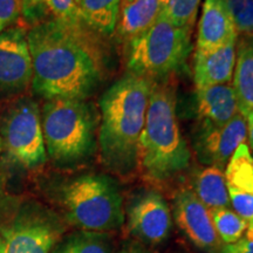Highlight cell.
<instances>
[{
	"label": "cell",
	"instance_id": "3957f363",
	"mask_svg": "<svg viewBox=\"0 0 253 253\" xmlns=\"http://www.w3.org/2000/svg\"><path fill=\"white\" fill-rule=\"evenodd\" d=\"M190 160L177 119L175 89L154 82L138 145V168L151 182L163 183L185 171Z\"/></svg>",
	"mask_w": 253,
	"mask_h": 253
},
{
	"label": "cell",
	"instance_id": "4dcf8cb0",
	"mask_svg": "<svg viewBox=\"0 0 253 253\" xmlns=\"http://www.w3.org/2000/svg\"><path fill=\"white\" fill-rule=\"evenodd\" d=\"M5 199H6V195H5V189H4V181H2V176L0 173V212L2 211V209L5 207Z\"/></svg>",
	"mask_w": 253,
	"mask_h": 253
},
{
	"label": "cell",
	"instance_id": "cb8c5ba5",
	"mask_svg": "<svg viewBox=\"0 0 253 253\" xmlns=\"http://www.w3.org/2000/svg\"><path fill=\"white\" fill-rule=\"evenodd\" d=\"M201 0H168L161 17L178 27L192 30Z\"/></svg>",
	"mask_w": 253,
	"mask_h": 253
},
{
	"label": "cell",
	"instance_id": "ffe728a7",
	"mask_svg": "<svg viewBox=\"0 0 253 253\" xmlns=\"http://www.w3.org/2000/svg\"><path fill=\"white\" fill-rule=\"evenodd\" d=\"M194 192L199 201L210 210L229 208L230 198L225 176L221 169L208 167L197 173L194 183Z\"/></svg>",
	"mask_w": 253,
	"mask_h": 253
},
{
	"label": "cell",
	"instance_id": "4316f807",
	"mask_svg": "<svg viewBox=\"0 0 253 253\" xmlns=\"http://www.w3.org/2000/svg\"><path fill=\"white\" fill-rule=\"evenodd\" d=\"M219 253H253V239L245 237L232 244H224Z\"/></svg>",
	"mask_w": 253,
	"mask_h": 253
},
{
	"label": "cell",
	"instance_id": "5b68a950",
	"mask_svg": "<svg viewBox=\"0 0 253 253\" xmlns=\"http://www.w3.org/2000/svg\"><path fill=\"white\" fill-rule=\"evenodd\" d=\"M58 198L66 219L81 231L108 233L125 221L118 183L103 173H84L63 182Z\"/></svg>",
	"mask_w": 253,
	"mask_h": 253
},
{
	"label": "cell",
	"instance_id": "ba28073f",
	"mask_svg": "<svg viewBox=\"0 0 253 253\" xmlns=\"http://www.w3.org/2000/svg\"><path fill=\"white\" fill-rule=\"evenodd\" d=\"M63 232L65 226L53 211L26 202L1 230L0 253H50Z\"/></svg>",
	"mask_w": 253,
	"mask_h": 253
},
{
	"label": "cell",
	"instance_id": "603a6c76",
	"mask_svg": "<svg viewBox=\"0 0 253 253\" xmlns=\"http://www.w3.org/2000/svg\"><path fill=\"white\" fill-rule=\"evenodd\" d=\"M214 230L224 244H232L243 238L249 224L238 213L229 208L210 210Z\"/></svg>",
	"mask_w": 253,
	"mask_h": 253
},
{
	"label": "cell",
	"instance_id": "f546056e",
	"mask_svg": "<svg viewBox=\"0 0 253 253\" xmlns=\"http://www.w3.org/2000/svg\"><path fill=\"white\" fill-rule=\"evenodd\" d=\"M246 123H248V145L250 150H253V112L246 116Z\"/></svg>",
	"mask_w": 253,
	"mask_h": 253
},
{
	"label": "cell",
	"instance_id": "1f68e13d",
	"mask_svg": "<svg viewBox=\"0 0 253 253\" xmlns=\"http://www.w3.org/2000/svg\"><path fill=\"white\" fill-rule=\"evenodd\" d=\"M248 238L253 239V224L251 226H249L248 229Z\"/></svg>",
	"mask_w": 253,
	"mask_h": 253
},
{
	"label": "cell",
	"instance_id": "30bf717a",
	"mask_svg": "<svg viewBox=\"0 0 253 253\" xmlns=\"http://www.w3.org/2000/svg\"><path fill=\"white\" fill-rule=\"evenodd\" d=\"M128 230L136 239L148 245H158L170 235L171 211L167 201L155 190H143L126 207Z\"/></svg>",
	"mask_w": 253,
	"mask_h": 253
},
{
	"label": "cell",
	"instance_id": "d6a6232c",
	"mask_svg": "<svg viewBox=\"0 0 253 253\" xmlns=\"http://www.w3.org/2000/svg\"><path fill=\"white\" fill-rule=\"evenodd\" d=\"M132 1H135V0H123L122 5H129V4H131Z\"/></svg>",
	"mask_w": 253,
	"mask_h": 253
},
{
	"label": "cell",
	"instance_id": "f1b7e54d",
	"mask_svg": "<svg viewBox=\"0 0 253 253\" xmlns=\"http://www.w3.org/2000/svg\"><path fill=\"white\" fill-rule=\"evenodd\" d=\"M118 253H149L138 243H130V244H126L123 248L120 250Z\"/></svg>",
	"mask_w": 253,
	"mask_h": 253
},
{
	"label": "cell",
	"instance_id": "44dd1931",
	"mask_svg": "<svg viewBox=\"0 0 253 253\" xmlns=\"http://www.w3.org/2000/svg\"><path fill=\"white\" fill-rule=\"evenodd\" d=\"M50 253H113L108 233L78 231L58 242Z\"/></svg>",
	"mask_w": 253,
	"mask_h": 253
},
{
	"label": "cell",
	"instance_id": "8992f818",
	"mask_svg": "<svg viewBox=\"0 0 253 253\" xmlns=\"http://www.w3.org/2000/svg\"><path fill=\"white\" fill-rule=\"evenodd\" d=\"M191 31L160 17L128 41V73L156 82L179 71L192 49Z\"/></svg>",
	"mask_w": 253,
	"mask_h": 253
},
{
	"label": "cell",
	"instance_id": "e575fe53",
	"mask_svg": "<svg viewBox=\"0 0 253 253\" xmlns=\"http://www.w3.org/2000/svg\"><path fill=\"white\" fill-rule=\"evenodd\" d=\"M252 156H253V155H252Z\"/></svg>",
	"mask_w": 253,
	"mask_h": 253
},
{
	"label": "cell",
	"instance_id": "7a4b0ae2",
	"mask_svg": "<svg viewBox=\"0 0 253 253\" xmlns=\"http://www.w3.org/2000/svg\"><path fill=\"white\" fill-rule=\"evenodd\" d=\"M153 84L128 73L101 96L97 147L101 162L115 175L130 176L138 168V145Z\"/></svg>",
	"mask_w": 253,
	"mask_h": 253
},
{
	"label": "cell",
	"instance_id": "6da1fadb",
	"mask_svg": "<svg viewBox=\"0 0 253 253\" xmlns=\"http://www.w3.org/2000/svg\"><path fill=\"white\" fill-rule=\"evenodd\" d=\"M86 27L39 21L27 31L33 78L32 89L45 100H87L103 78L101 52Z\"/></svg>",
	"mask_w": 253,
	"mask_h": 253
},
{
	"label": "cell",
	"instance_id": "8fae6325",
	"mask_svg": "<svg viewBox=\"0 0 253 253\" xmlns=\"http://www.w3.org/2000/svg\"><path fill=\"white\" fill-rule=\"evenodd\" d=\"M176 224L188 239L207 253H219L221 240L214 230L209 209L190 189H181L173 199Z\"/></svg>",
	"mask_w": 253,
	"mask_h": 253
},
{
	"label": "cell",
	"instance_id": "d4e9b609",
	"mask_svg": "<svg viewBox=\"0 0 253 253\" xmlns=\"http://www.w3.org/2000/svg\"><path fill=\"white\" fill-rule=\"evenodd\" d=\"M227 9L240 37H253V0H225Z\"/></svg>",
	"mask_w": 253,
	"mask_h": 253
},
{
	"label": "cell",
	"instance_id": "83f0119b",
	"mask_svg": "<svg viewBox=\"0 0 253 253\" xmlns=\"http://www.w3.org/2000/svg\"><path fill=\"white\" fill-rule=\"evenodd\" d=\"M27 24L38 23V0H23V17Z\"/></svg>",
	"mask_w": 253,
	"mask_h": 253
},
{
	"label": "cell",
	"instance_id": "9a60e30c",
	"mask_svg": "<svg viewBox=\"0 0 253 253\" xmlns=\"http://www.w3.org/2000/svg\"><path fill=\"white\" fill-rule=\"evenodd\" d=\"M237 41L211 50L196 49L194 80L196 89L227 84L232 81L236 66Z\"/></svg>",
	"mask_w": 253,
	"mask_h": 253
},
{
	"label": "cell",
	"instance_id": "2e32d148",
	"mask_svg": "<svg viewBox=\"0 0 253 253\" xmlns=\"http://www.w3.org/2000/svg\"><path fill=\"white\" fill-rule=\"evenodd\" d=\"M196 90V109L202 125H225L239 113L235 90L231 84Z\"/></svg>",
	"mask_w": 253,
	"mask_h": 253
},
{
	"label": "cell",
	"instance_id": "7402d4cb",
	"mask_svg": "<svg viewBox=\"0 0 253 253\" xmlns=\"http://www.w3.org/2000/svg\"><path fill=\"white\" fill-rule=\"evenodd\" d=\"M47 19L71 27H84L75 0H38V23Z\"/></svg>",
	"mask_w": 253,
	"mask_h": 253
},
{
	"label": "cell",
	"instance_id": "7c38bea8",
	"mask_svg": "<svg viewBox=\"0 0 253 253\" xmlns=\"http://www.w3.org/2000/svg\"><path fill=\"white\" fill-rule=\"evenodd\" d=\"M248 142V123L238 113L221 126L202 125L196 136L195 149L202 163L223 170L240 144Z\"/></svg>",
	"mask_w": 253,
	"mask_h": 253
},
{
	"label": "cell",
	"instance_id": "d6986e66",
	"mask_svg": "<svg viewBox=\"0 0 253 253\" xmlns=\"http://www.w3.org/2000/svg\"><path fill=\"white\" fill-rule=\"evenodd\" d=\"M84 27L93 33L110 37L118 26L123 0H75Z\"/></svg>",
	"mask_w": 253,
	"mask_h": 253
},
{
	"label": "cell",
	"instance_id": "277c9868",
	"mask_svg": "<svg viewBox=\"0 0 253 253\" xmlns=\"http://www.w3.org/2000/svg\"><path fill=\"white\" fill-rule=\"evenodd\" d=\"M41 112L47 157L61 168L86 162L97 149L100 115L87 100L53 99Z\"/></svg>",
	"mask_w": 253,
	"mask_h": 253
},
{
	"label": "cell",
	"instance_id": "e0dca14e",
	"mask_svg": "<svg viewBox=\"0 0 253 253\" xmlns=\"http://www.w3.org/2000/svg\"><path fill=\"white\" fill-rule=\"evenodd\" d=\"M168 0H135L122 5L116 26V34L128 42L141 32L150 27L162 14Z\"/></svg>",
	"mask_w": 253,
	"mask_h": 253
},
{
	"label": "cell",
	"instance_id": "4fadbf2b",
	"mask_svg": "<svg viewBox=\"0 0 253 253\" xmlns=\"http://www.w3.org/2000/svg\"><path fill=\"white\" fill-rule=\"evenodd\" d=\"M226 188L233 211L249 226L253 224V156L248 143L240 144L225 167Z\"/></svg>",
	"mask_w": 253,
	"mask_h": 253
},
{
	"label": "cell",
	"instance_id": "52a82bcc",
	"mask_svg": "<svg viewBox=\"0 0 253 253\" xmlns=\"http://www.w3.org/2000/svg\"><path fill=\"white\" fill-rule=\"evenodd\" d=\"M0 144L8 160L25 169H37L46 163L41 112L33 99L19 97L4 110Z\"/></svg>",
	"mask_w": 253,
	"mask_h": 253
},
{
	"label": "cell",
	"instance_id": "836d02e7",
	"mask_svg": "<svg viewBox=\"0 0 253 253\" xmlns=\"http://www.w3.org/2000/svg\"><path fill=\"white\" fill-rule=\"evenodd\" d=\"M0 153H1V144H0Z\"/></svg>",
	"mask_w": 253,
	"mask_h": 253
},
{
	"label": "cell",
	"instance_id": "ac0fdd59",
	"mask_svg": "<svg viewBox=\"0 0 253 253\" xmlns=\"http://www.w3.org/2000/svg\"><path fill=\"white\" fill-rule=\"evenodd\" d=\"M236 66L232 78L239 113L248 116L253 112V37L237 40Z\"/></svg>",
	"mask_w": 253,
	"mask_h": 253
},
{
	"label": "cell",
	"instance_id": "484cf974",
	"mask_svg": "<svg viewBox=\"0 0 253 253\" xmlns=\"http://www.w3.org/2000/svg\"><path fill=\"white\" fill-rule=\"evenodd\" d=\"M23 17V0H0V33Z\"/></svg>",
	"mask_w": 253,
	"mask_h": 253
},
{
	"label": "cell",
	"instance_id": "9c48e42d",
	"mask_svg": "<svg viewBox=\"0 0 253 253\" xmlns=\"http://www.w3.org/2000/svg\"><path fill=\"white\" fill-rule=\"evenodd\" d=\"M33 67L24 27L12 26L0 33V97L23 94L32 84Z\"/></svg>",
	"mask_w": 253,
	"mask_h": 253
},
{
	"label": "cell",
	"instance_id": "5bb4252c",
	"mask_svg": "<svg viewBox=\"0 0 253 253\" xmlns=\"http://www.w3.org/2000/svg\"><path fill=\"white\" fill-rule=\"evenodd\" d=\"M238 40L225 0H204L198 25L197 48L211 50Z\"/></svg>",
	"mask_w": 253,
	"mask_h": 253
}]
</instances>
